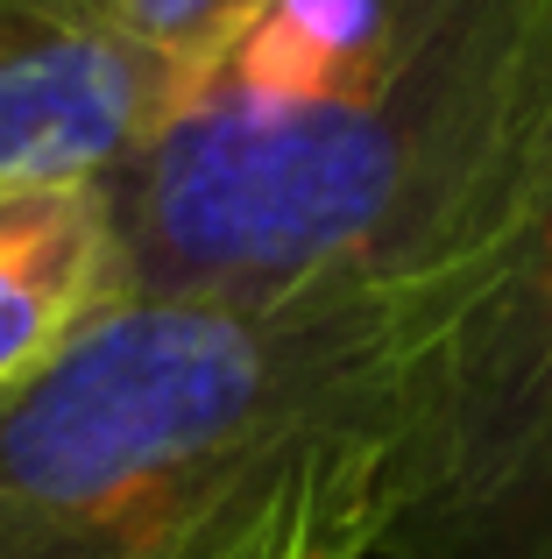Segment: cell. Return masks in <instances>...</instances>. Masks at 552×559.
Segmentation results:
<instances>
[{"mask_svg": "<svg viewBox=\"0 0 552 559\" xmlns=\"http://www.w3.org/2000/svg\"><path fill=\"white\" fill-rule=\"evenodd\" d=\"M552 150V0H263L107 178L113 298L446 305Z\"/></svg>", "mask_w": 552, "mask_h": 559, "instance_id": "cell-1", "label": "cell"}, {"mask_svg": "<svg viewBox=\"0 0 552 559\" xmlns=\"http://www.w3.org/2000/svg\"><path fill=\"white\" fill-rule=\"evenodd\" d=\"M432 305L107 298L0 396V559H369Z\"/></svg>", "mask_w": 552, "mask_h": 559, "instance_id": "cell-2", "label": "cell"}, {"mask_svg": "<svg viewBox=\"0 0 552 559\" xmlns=\"http://www.w3.org/2000/svg\"><path fill=\"white\" fill-rule=\"evenodd\" d=\"M383 559H552V150L489 270L404 355Z\"/></svg>", "mask_w": 552, "mask_h": 559, "instance_id": "cell-3", "label": "cell"}, {"mask_svg": "<svg viewBox=\"0 0 552 559\" xmlns=\"http://www.w3.org/2000/svg\"><path fill=\"white\" fill-rule=\"evenodd\" d=\"M184 79L85 0H0V185H107Z\"/></svg>", "mask_w": 552, "mask_h": 559, "instance_id": "cell-4", "label": "cell"}, {"mask_svg": "<svg viewBox=\"0 0 552 559\" xmlns=\"http://www.w3.org/2000/svg\"><path fill=\"white\" fill-rule=\"evenodd\" d=\"M113 298L107 185H0V396Z\"/></svg>", "mask_w": 552, "mask_h": 559, "instance_id": "cell-5", "label": "cell"}, {"mask_svg": "<svg viewBox=\"0 0 552 559\" xmlns=\"http://www.w3.org/2000/svg\"><path fill=\"white\" fill-rule=\"evenodd\" d=\"M85 8H99L128 43H142L149 57H164V64L192 85L263 0H85Z\"/></svg>", "mask_w": 552, "mask_h": 559, "instance_id": "cell-6", "label": "cell"}]
</instances>
